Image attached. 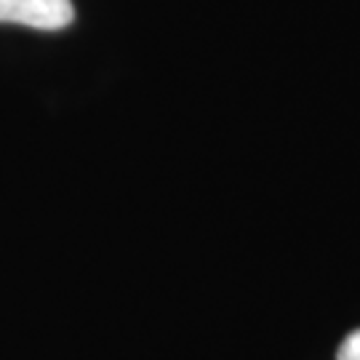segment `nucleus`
<instances>
[{"label":"nucleus","instance_id":"nucleus-1","mask_svg":"<svg viewBox=\"0 0 360 360\" xmlns=\"http://www.w3.org/2000/svg\"><path fill=\"white\" fill-rule=\"evenodd\" d=\"M75 19L72 0H0V25L62 30Z\"/></svg>","mask_w":360,"mask_h":360},{"label":"nucleus","instance_id":"nucleus-2","mask_svg":"<svg viewBox=\"0 0 360 360\" xmlns=\"http://www.w3.org/2000/svg\"><path fill=\"white\" fill-rule=\"evenodd\" d=\"M336 360H360V328L352 331V334L339 345L336 349Z\"/></svg>","mask_w":360,"mask_h":360}]
</instances>
